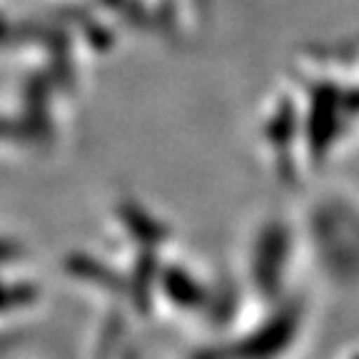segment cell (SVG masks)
<instances>
[{"label":"cell","instance_id":"1","mask_svg":"<svg viewBox=\"0 0 359 359\" xmlns=\"http://www.w3.org/2000/svg\"><path fill=\"white\" fill-rule=\"evenodd\" d=\"M354 359H359V357H354Z\"/></svg>","mask_w":359,"mask_h":359}]
</instances>
